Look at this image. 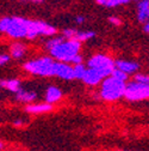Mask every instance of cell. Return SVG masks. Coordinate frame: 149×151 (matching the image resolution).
<instances>
[{
    "label": "cell",
    "instance_id": "1",
    "mask_svg": "<svg viewBox=\"0 0 149 151\" xmlns=\"http://www.w3.org/2000/svg\"><path fill=\"white\" fill-rule=\"evenodd\" d=\"M81 42L74 39H65L59 45L49 49L50 55L55 60L63 61L68 64L77 65L82 63V56L80 55Z\"/></svg>",
    "mask_w": 149,
    "mask_h": 151
},
{
    "label": "cell",
    "instance_id": "2",
    "mask_svg": "<svg viewBox=\"0 0 149 151\" xmlns=\"http://www.w3.org/2000/svg\"><path fill=\"white\" fill-rule=\"evenodd\" d=\"M30 19L23 17H4L0 19V32L7 35L10 39H28Z\"/></svg>",
    "mask_w": 149,
    "mask_h": 151
},
{
    "label": "cell",
    "instance_id": "3",
    "mask_svg": "<svg viewBox=\"0 0 149 151\" xmlns=\"http://www.w3.org/2000/svg\"><path fill=\"white\" fill-rule=\"evenodd\" d=\"M126 89V82L122 81L115 76L110 74L106 78L103 79L101 86H100V97L104 101L114 102L119 100L121 97H124Z\"/></svg>",
    "mask_w": 149,
    "mask_h": 151
},
{
    "label": "cell",
    "instance_id": "4",
    "mask_svg": "<svg viewBox=\"0 0 149 151\" xmlns=\"http://www.w3.org/2000/svg\"><path fill=\"white\" fill-rule=\"evenodd\" d=\"M55 60L53 56H41V58L29 60L24 64V70L33 76H40V77H54L55 70Z\"/></svg>",
    "mask_w": 149,
    "mask_h": 151
},
{
    "label": "cell",
    "instance_id": "5",
    "mask_svg": "<svg viewBox=\"0 0 149 151\" xmlns=\"http://www.w3.org/2000/svg\"><path fill=\"white\" fill-rule=\"evenodd\" d=\"M124 97L130 102H136L149 99V83H141L137 81L126 84Z\"/></svg>",
    "mask_w": 149,
    "mask_h": 151
},
{
    "label": "cell",
    "instance_id": "6",
    "mask_svg": "<svg viewBox=\"0 0 149 151\" xmlns=\"http://www.w3.org/2000/svg\"><path fill=\"white\" fill-rule=\"evenodd\" d=\"M86 65H87V67H94V68L104 70L110 74L116 67L115 60L111 59L109 55H105V54H94L87 60Z\"/></svg>",
    "mask_w": 149,
    "mask_h": 151
},
{
    "label": "cell",
    "instance_id": "7",
    "mask_svg": "<svg viewBox=\"0 0 149 151\" xmlns=\"http://www.w3.org/2000/svg\"><path fill=\"white\" fill-rule=\"evenodd\" d=\"M107 76H110V73H107L104 70H99V68H94V67H87L81 81L89 86H96L99 83L103 82L104 78H106Z\"/></svg>",
    "mask_w": 149,
    "mask_h": 151
},
{
    "label": "cell",
    "instance_id": "8",
    "mask_svg": "<svg viewBox=\"0 0 149 151\" xmlns=\"http://www.w3.org/2000/svg\"><path fill=\"white\" fill-rule=\"evenodd\" d=\"M54 77H59L65 81H72L75 79V74H74V67L63 61H57L55 64V70H54Z\"/></svg>",
    "mask_w": 149,
    "mask_h": 151
},
{
    "label": "cell",
    "instance_id": "9",
    "mask_svg": "<svg viewBox=\"0 0 149 151\" xmlns=\"http://www.w3.org/2000/svg\"><path fill=\"white\" fill-rule=\"evenodd\" d=\"M50 110H53V103H29L25 107V111L29 114H44V113H49Z\"/></svg>",
    "mask_w": 149,
    "mask_h": 151
},
{
    "label": "cell",
    "instance_id": "10",
    "mask_svg": "<svg viewBox=\"0 0 149 151\" xmlns=\"http://www.w3.org/2000/svg\"><path fill=\"white\" fill-rule=\"evenodd\" d=\"M137 21L140 23H145L149 21V1L148 0H140L137 3Z\"/></svg>",
    "mask_w": 149,
    "mask_h": 151
},
{
    "label": "cell",
    "instance_id": "11",
    "mask_svg": "<svg viewBox=\"0 0 149 151\" xmlns=\"http://www.w3.org/2000/svg\"><path fill=\"white\" fill-rule=\"evenodd\" d=\"M115 65L118 70L125 72L126 74H134L138 71L140 65L134 61H128V60H116Z\"/></svg>",
    "mask_w": 149,
    "mask_h": 151
},
{
    "label": "cell",
    "instance_id": "12",
    "mask_svg": "<svg viewBox=\"0 0 149 151\" xmlns=\"http://www.w3.org/2000/svg\"><path fill=\"white\" fill-rule=\"evenodd\" d=\"M26 52H28V47L23 42L16 41L10 46V55L13 59H22L26 54Z\"/></svg>",
    "mask_w": 149,
    "mask_h": 151
},
{
    "label": "cell",
    "instance_id": "13",
    "mask_svg": "<svg viewBox=\"0 0 149 151\" xmlns=\"http://www.w3.org/2000/svg\"><path fill=\"white\" fill-rule=\"evenodd\" d=\"M37 97L36 92L31 91V90H25V89H21L19 91L16 92V99L17 101H19L22 103H31L32 101H35Z\"/></svg>",
    "mask_w": 149,
    "mask_h": 151
},
{
    "label": "cell",
    "instance_id": "14",
    "mask_svg": "<svg viewBox=\"0 0 149 151\" xmlns=\"http://www.w3.org/2000/svg\"><path fill=\"white\" fill-rule=\"evenodd\" d=\"M62 97V91L57 88V86H49L45 91V102L48 103H55L60 101Z\"/></svg>",
    "mask_w": 149,
    "mask_h": 151
},
{
    "label": "cell",
    "instance_id": "15",
    "mask_svg": "<svg viewBox=\"0 0 149 151\" xmlns=\"http://www.w3.org/2000/svg\"><path fill=\"white\" fill-rule=\"evenodd\" d=\"M0 86L16 93L17 91H19L22 89L21 82L18 79H5V81H0Z\"/></svg>",
    "mask_w": 149,
    "mask_h": 151
},
{
    "label": "cell",
    "instance_id": "16",
    "mask_svg": "<svg viewBox=\"0 0 149 151\" xmlns=\"http://www.w3.org/2000/svg\"><path fill=\"white\" fill-rule=\"evenodd\" d=\"M94 36H96V34L93 31H79L78 30V32L75 34V36H74V40L80 41V42H85V41L93 39Z\"/></svg>",
    "mask_w": 149,
    "mask_h": 151
},
{
    "label": "cell",
    "instance_id": "17",
    "mask_svg": "<svg viewBox=\"0 0 149 151\" xmlns=\"http://www.w3.org/2000/svg\"><path fill=\"white\" fill-rule=\"evenodd\" d=\"M96 1L97 4L104 7H117V6L123 5L121 0H96Z\"/></svg>",
    "mask_w": 149,
    "mask_h": 151
},
{
    "label": "cell",
    "instance_id": "18",
    "mask_svg": "<svg viewBox=\"0 0 149 151\" xmlns=\"http://www.w3.org/2000/svg\"><path fill=\"white\" fill-rule=\"evenodd\" d=\"M65 40V37L61 35V36H50L49 37V40L45 42V47L48 48V50L50 49V48H53L54 46H56V45H59L60 42H62Z\"/></svg>",
    "mask_w": 149,
    "mask_h": 151
},
{
    "label": "cell",
    "instance_id": "19",
    "mask_svg": "<svg viewBox=\"0 0 149 151\" xmlns=\"http://www.w3.org/2000/svg\"><path fill=\"white\" fill-rule=\"evenodd\" d=\"M73 67H74V74H75V79H81L87 67H85L84 64H77V65H74Z\"/></svg>",
    "mask_w": 149,
    "mask_h": 151
},
{
    "label": "cell",
    "instance_id": "20",
    "mask_svg": "<svg viewBox=\"0 0 149 151\" xmlns=\"http://www.w3.org/2000/svg\"><path fill=\"white\" fill-rule=\"evenodd\" d=\"M78 32L77 29H73V28H66L62 30V36L65 37V39H74V36H75V34Z\"/></svg>",
    "mask_w": 149,
    "mask_h": 151
},
{
    "label": "cell",
    "instance_id": "21",
    "mask_svg": "<svg viewBox=\"0 0 149 151\" xmlns=\"http://www.w3.org/2000/svg\"><path fill=\"white\" fill-rule=\"evenodd\" d=\"M111 74L115 76V77H117V78H119V79H122V81H125V82L128 81V76H129V74H126L125 72L118 70L117 67H115V70L111 72Z\"/></svg>",
    "mask_w": 149,
    "mask_h": 151
},
{
    "label": "cell",
    "instance_id": "22",
    "mask_svg": "<svg viewBox=\"0 0 149 151\" xmlns=\"http://www.w3.org/2000/svg\"><path fill=\"white\" fill-rule=\"evenodd\" d=\"M134 81L141 82V83H149V74L144 73H137L134 76Z\"/></svg>",
    "mask_w": 149,
    "mask_h": 151
},
{
    "label": "cell",
    "instance_id": "23",
    "mask_svg": "<svg viewBox=\"0 0 149 151\" xmlns=\"http://www.w3.org/2000/svg\"><path fill=\"white\" fill-rule=\"evenodd\" d=\"M11 59V55L10 54H3L0 53V66H4L6 65Z\"/></svg>",
    "mask_w": 149,
    "mask_h": 151
},
{
    "label": "cell",
    "instance_id": "24",
    "mask_svg": "<svg viewBox=\"0 0 149 151\" xmlns=\"http://www.w3.org/2000/svg\"><path fill=\"white\" fill-rule=\"evenodd\" d=\"M109 22L112 24V25H115V27H119V25L122 24V21L119 19L118 17H116V16H111V17L109 18Z\"/></svg>",
    "mask_w": 149,
    "mask_h": 151
},
{
    "label": "cell",
    "instance_id": "25",
    "mask_svg": "<svg viewBox=\"0 0 149 151\" xmlns=\"http://www.w3.org/2000/svg\"><path fill=\"white\" fill-rule=\"evenodd\" d=\"M85 22V17H82V16H77L75 17V23L77 24H82Z\"/></svg>",
    "mask_w": 149,
    "mask_h": 151
},
{
    "label": "cell",
    "instance_id": "26",
    "mask_svg": "<svg viewBox=\"0 0 149 151\" xmlns=\"http://www.w3.org/2000/svg\"><path fill=\"white\" fill-rule=\"evenodd\" d=\"M23 3H32V4H42L44 0H21Z\"/></svg>",
    "mask_w": 149,
    "mask_h": 151
},
{
    "label": "cell",
    "instance_id": "27",
    "mask_svg": "<svg viewBox=\"0 0 149 151\" xmlns=\"http://www.w3.org/2000/svg\"><path fill=\"white\" fill-rule=\"evenodd\" d=\"M143 31L147 32V34H149V21L144 23V25H143Z\"/></svg>",
    "mask_w": 149,
    "mask_h": 151
},
{
    "label": "cell",
    "instance_id": "28",
    "mask_svg": "<svg viewBox=\"0 0 149 151\" xmlns=\"http://www.w3.org/2000/svg\"><path fill=\"white\" fill-rule=\"evenodd\" d=\"M13 125L14 126H22L23 125V121L22 120H16V121H13Z\"/></svg>",
    "mask_w": 149,
    "mask_h": 151
},
{
    "label": "cell",
    "instance_id": "29",
    "mask_svg": "<svg viewBox=\"0 0 149 151\" xmlns=\"http://www.w3.org/2000/svg\"><path fill=\"white\" fill-rule=\"evenodd\" d=\"M121 1H122V4H123V5H125V4L130 3V1H138V0H121Z\"/></svg>",
    "mask_w": 149,
    "mask_h": 151
},
{
    "label": "cell",
    "instance_id": "30",
    "mask_svg": "<svg viewBox=\"0 0 149 151\" xmlns=\"http://www.w3.org/2000/svg\"><path fill=\"white\" fill-rule=\"evenodd\" d=\"M4 146H5V145H4V143H3L1 140H0V150H1V149H4Z\"/></svg>",
    "mask_w": 149,
    "mask_h": 151
},
{
    "label": "cell",
    "instance_id": "31",
    "mask_svg": "<svg viewBox=\"0 0 149 151\" xmlns=\"http://www.w3.org/2000/svg\"><path fill=\"white\" fill-rule=\"evenodd\" d=\"M121 151H125V150H121Z\"/></svg>",
    "mask_w": 149,
    "mask_h": 151
},
{
    "label": "cell",
    "instance_id": "32",
    "mask_svg": "<svg viewBox=\"0 0 149 151\" xmlns=\"http://www.w3.org/2000/svg\"><path fill=\"white\" fill-rule=\"evenodd\" d=\"M148 1H149V0H148Z\"/></svg>",
    "mask_w": 149,
    "mask_h": 151
},
{
    "label": "cell",
    "instance_id": "33",
    "mask_svg": "<svg viewBox=\"0 0 149 151\" xmlns=\"http://www.w3.org/2000/svg\"><path fill=\"white\" fill-rule=\"evenodd\" d=\"M0 88H1V86H0Z\"/></svg>",
    "mask_w": 149,
    "mask_h": 151
}]
</instances>
